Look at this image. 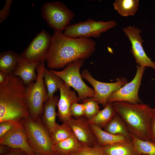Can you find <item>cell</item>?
Segmentation results:
<instances>
[{
	"instance_id": "cell-20",
	"label": "cell",
	"mask_w": 155,
	"mask_h": 155,
	"mask_svg": "<svg viewBox=\"0 0 155 155\" xmlns=\"http://www.w3.org/2000/svg\"><path fill=\"white\" fill-rule=\"evenodd\" d=\"M103 128L104 130L109 133L124 136L131 140L130 132L125 124L118 113Z\"/></svg>"
},
{
	"instance_id": "cell-3",
	"label": "cell",
	"mask_w": 155,
	"mask_h": 155,
	"mask_svg": "<svg viewBox=\"0 0 155 155\" xmlns=\"http://www.w3.org/2000/svg\"><path fill=\"white\" fill-rule=\"evenodd\" d=\"M113 103L131 134L140 140L151 141L149 127L153 108L147 104Z\"/></svg>"
},
{
	"instance_id": "cell-16",
	"label": "cell",
	"mask_w": 155,
	"mask_h": 155,
	"mask_svg": "<svg viewBox=\"0 0 155 155\" xmlns=\"http://www.w3.org/2000/svg\"><path fill=\"white\" fill-rule=\"evenodd\" d=\"M40 62H30L22 58L20 55L18 63L12 75L19 77L25 85L29 84L37 78L35 70Z\"/></svg>"
},
{
	"instance_id": "cell-37",
	"label": "cell",
	"mask_w": 155,
	"mask_h": 155,
	"mask_svg": "<svg viewBox=\"0 0 155 155\" xmlns=\"http://www.w3.org/2000/svg\"><path fill=\"white\" fill-rule=\"evenodd\" d=\"M69 155L62 154V155Z\"/></svg>"
},
{
	"instance_id": "cell-27",
	"label": "cell",
	"mask_w": 155,
	"mask_h": 155,
	"mask_svg": "<svg viewBox=\"0 0 155 155\" xmlns=\"http://www.w3.org/2000/svg\"><path fill=\"white\" fill-rule=\"evenodd\" d=\"M73 133L71 129L67 125L57 123L51 135L54 144L69 138Z\"/></svg>"
},
{
	"instance_id": "cell-10",
	"label": "cell",
	"mask_w": 155,
	"mask_h": 155,
	"mask_svg": "<svg viewBox=\"0 0 155 155\" xmlns=\"http://www.w3.org/2000/svg\"><path fill=\"white\" fill-rule=\"evenodd\" d=\"M52 36L42 30L22 52L20 56L30 62L46 61L51 45Z\"/></svg>"
},
{
	"instance_id": "cell-25",
	"label": "cell",
	"mask_w": 155,
	"mask_h": 155,
	"mask_svg": "<svg viewBox=\"0 0 155 155\" xmlns=\"http://www.w3.org/2000/svg\"><path fill=\"white\" fill-rule=\"evenodd\" d=\"M139 2L138 0H115L113 5L114 9L120 15L133 16L137 11Z\"/></svg>"
},
{
	"instance_id": "cell-22",
	"label": "cell",
	"mask_w": 155,
	"mask_h": 155,
	"mask_svg": "<svg viewBox=\"0 0 155 155\" xmlns=\"http://www.w3.org/2000/svg\"><path fill=\"white\" fill-rule=\"evenodd\" d=\"M90 124L98 143L102 147L130 140L124 136L109 133L96 125Z\"/></svg>"
},
{
	"instance_id": "cell-36",
	"label": "cell",
	"mask_w": 155,
	"mask_h": 155,
	"mask_svg": "<svg viewBox=\"0 0 155 155\" xmlns=\"http://www.w3.org/2000/svg\"><path fill=\"white\" fill-rule=\"evenodd\" d=\"M139 155H146V154H140Z\"/></svg>"
},
{
	"instance_id": "cell-8",
	"label": "cell",
	"mask_w": 155,
	"mask_h": 155,
	"mask_svg": "<svg viewBox=\"0 0 155 155\" xmlns=\"http://www.w3.org/2000/svg\"><path fill=\"white\" fill-rule=\"evenodd\" d=\"M117 25V22L114 20L96 21L89 18L84 21L68 25L63 33L65 36L73 38H98L102 33L106 32Z\"/></svg>"
},
{
	"instance_id": "cell-29",
	"label": "cell",
	"mask_w": 155,
	"mask_h": 155,
	"mask_svg": "<svg viewBox=\"0 0 155 155\" xmlns=\"http://www.w3.org/2000/svg\"><path fill=\"white\" fill-rule=\"evenodd\" d=\"M69 155H105L102 147L96 142L93 146L83 145L78 150Z\"/></svg>"
},
{
	"instance_id": "cell-13",
	"label": "cell",
	"mask_w": 155,
	"mask_h": 155,
	"mask_svg": "<svg viewBox=\"0 0 155 155\" xmlns=\"http://www.w3.org/2000/svg\"><path fill=\"white\" fill-rule=\"evenodd\" d=\"M1 145L22 150L29 155H36L29 146L23 124L20 121L3 136L0 137Z\"/></svg>"
},
{
	"instance_id": "cell-24",
	"label": "cell",
	"mask_w": 155,
	"mask_h": 155,
	"mask_svg": "<svg viewBox=\"0 0 155 155\" xmlns=\"http://www.w3.org/2000/svg\"><path fill=\"white\" fill-rule=\"evenodd\" d=\"M20 55L15 52L8 51L0 54V71L9 75L13 73L18 63Z\"/></svg>"
},
{
	"instance_id": "cell-18",
	"label": "cell",
	"mask_w": 155,
	"mask_h": 155,
	"mask_svg": "<svg viewBox=\"0 0 155 155\" xmlns=\"http://www.w3.org/2000/svg\"><path fill=\"white\" fill-rule=\"evenodd\" d=\"M105 155H138L131 140L102 147Z\"/></svg>"
},
{
	"instance_id": "cell-7",
	"label": "cell",
	"mask_w": 155,
	"mask_h": 155,
	"mask_svg": "<svg viewBox=\"0 0 155 155\" xmlns=\"http://www.w3.org/2000/svg\"><path fill=\"white\" fill-rule=\"evenodd\" d=\"M85 60L79 59L68 64L62 71L49 70L59 77L64 82L73 88L78 93L79 100L88 98H93L94 94V89L88 86L84 82L80 69L83 65Z\"/></svg>"
},
{
	"instance_id": "cell-34",
	"label": "cell",
	"mask_w": 155,
	"mask_h": 155,
	"mask_svg": "<svg viewBox=\"0 0 155 155\" xmlns=\"http://www.w3.org/2000/svg\"><path fill=\"white\" fill-rule=\"evenodd\" d=\"M9 79V75L6 72L0 71V86L6 84Z\"/></svg>"
},
{
	"instance_id": "cell-1",
	"label": "cell",
	"mask_w": 155,
	"mask_h": 155,
	"mask_svg": "<svg viewBox=\"0 0 155 155\" xmlns=\"http://www.w3.org/2000/svg\"><path fill=\"white\" fill-rule=\"evenodd\" d=\"M96 45L95 41L91 38H71L63 32L55 30L46 60L47 66L51 69H61L75 61L85 60L93 54Z\"/></svg>"
},
{
	"instance_id": "cell-21",
	"label": "cell",
	"mask_w": 155,
	"mask_h": 155,
	"mask_svg": "<svg viewBox=\"0 0 155 155\" xmlns=\"http://www.w3.org/2000/svg\"><path fill=\"white\" fill-rule=\"evenodd\" d=\"M117 114L113 103H108L103 109L100 110L88 121L90 124L96 125L102 129Z\"/></svg>"
},
{
	"instance_id": "cell-28",
	"label": "cell",
	"mask_w": 155,
	"mask_h": 155,
	"mask_svg": "<svg viewBox=\"0 0 155 155\" xmlns=\"http://www.w3.org/2000/svg\"><path fill=\"white\" fill-rule=\"evenodd\" d=\"M82 103L84 108V116L88 120L93 118L100 111L98 103L93 98L85 99Z\"/></svg>"
},
{
	"instance_id": "cell-35",
	"label": "cell",
	"mask_w": 155,
	"mask_h": 155,
	"mask_svg": "<svg viewBox=\"0 0 155 155\" xmlns=\"http://www.w3.org/2000/svg\"><path fill=\"white\" fill-rule=\"evenodd\" d=\"M4 155H18L15 154H13V153H9V154H5Z\"/></svg>"
},
{
	"instance_id": "cell-14",
	"label": "cell",
	"mask_w": 155,
	"mask_h": 155,
	"mask_svg": "<svg viewBox=\"0 0 155 155\" xmlns=\"http://www.w3.org/2000/svg\"><path fill=\"white\" fill-rule=\"evenodd\" d=\"M63 123L71 129L83 145L91 147L97 142L88 120L84 116L76 119L71 117L67 121Z\"/></svg>"
},
{
	"instance_id": "cell-9",
	"label": "cell",
	"mask_w": 155,
	"mask_h": 155,
	"mask_svg": "<svg viewBox=\"0 0 155 155\" xmlns=\"http://www.w3.org/2000/svg\"><path fill=\"white\" fill-rule=\"evenodd\" d=\"M146 68L137 65L136 72L133 79L129 82L112 92L108 98V103L124 102L135 104L142 103L138 93Z\"/></svg>"
},
{
	"instance_id": "cell-23",
	"label": "cell",
	"mask_w": 155,
	"mask_h": 155,
	"mask_svg": "<svg viewBox=\"0 0 155 155\" xmlns=\"http://www.w3.org/2000/svg\"><path fill=\"white\" fill-rule=\"evenodd\" d=\"M43 77L47 88L48 99L51 98L64 82L59 77L50 71L46 67L44 70Z\"/></svg>"
},
{
	"instance_id": "cell-2",
	"label": "cell",
	"mask_w": 155,
	"mask_h": 155,
	"mask_svg": "<svg viewBox=\"0 0 155 155\" xmlns=\"http://www.w3.org/2000/svg\"><path fill=\"white\" fill-rule=\"evenodd\" d=\"M26 90L22 80L12 74L6 84L0 86V122H18L30 116Z\"/></svg>"
},
{
	"instance_id": "cell-33",
	"label": "cell",
	"mask_w": 155,
	"mask_h": 155,
	"mask_svg": "<svg viewBox=\"0 0 155 155\" xmlns=\"http://www.w3.org/2000/svg\"><path fill=\"white\" fill-rule=\"evenodd\" d=\"M149 134L151 141L155 143V108L153 109L150 125Z\"/></svg>"
},
{
	"instance_id": "cell-15",
	"label": "cell",
	"mask_w": 155,
	"mask_h": 155,
	"mask_svg": "<svg viewBox=\"0 0 155 155\" xmlns=\"http://www.w3.org/2000/svg\"><path fill=\"white\" fill-rule=\"evenodd\" d=\"M59 90L60 96L57 105V115L59 120L63 123L71 117L70 110L72 104L74 102H78L80 100L75 92L64 82Z\"/></svg>"
},
{
	"instance_id": "cell-32",
	"label": "cell",
	"mask_w": 155,
	"mask_h": 155,
	"mask_svg": "<svg viewBox=\"0 0 155 155\" xmlns=\"http://www.w3.org/2000/svg\"><path fill=\"white\" fill-rule=\"evenodd\" d=\"M13 0H6L3 7L0 11V23L5 20L9 14L10 9Z\"/></svg>"
},
{
	"instance_id": "cell-11",
	"label": "cell",
	"mask_w": 155,
	"mask_h": 155,
	"mask_svg": "<svg viewBox=\"0 0 155 155\" xmlns=\"http://www.w3.org/2000/svg\"><path fill=\"white\" fill-rule=\"evenodd\" d=\"M81 75L82 77L93 87L94 91L93 97L94 100L104 107L107 104V100L110 94L128 83L127 79L124 77L117 78L115 82H101L94 79L87 69L83 70Z\"/></svg>"
},
{
	"instance_id": "cell-12",
	"label": "cell",
	"mask_w": 155,
	"mask_h": 155,
	"mask_svg": "<svg viewBox=\"0 0 155 155\" xmlns=\"http://www.w3.org/2000/svg\"><path fill=\"white\" fill-rule=\"evenodd\" d=\"M122 30L131 43V51L138 65L155 70V61L147 56L143 47L144 40L140 35L141 30L134 26H129Z\"/></svg>"
},
{
	"instance_id": "cell-30",
	"label": "cell",
	"mask_w": 155,
	"mask_h": 155,
	"mask_svg": "<svg viewBox=\"0 0 155 155\" xmlns=\"http://www.w3.org/2000/svg\"><path fill=\"white\" fill-rule=\"evenodd\" d=\"M84 108L83 104L74 103L71 105L70 110V114L71 117L76 119L84 116Z\"/></svg>"
},
{
	"instance_id": "cell-6",
	"label": "cell",
	"mask_w": 155,
	"mask_h": 155,
	"mask_svg": "<svg viewBox=\"0 0 155 155\" xmlns=\"http://www.w3.org/2000/svg\"><path fill=\"white\" fill-rule=\"evenodd\" d=\"M41 15L55 30L63 32L75 16L74 13L60 1L46 2L41 7Z\"/></svg>"
},
{
	"instance_id": "cell-19",
	"label": "cell",
	"mask_w": 155,
	"mask_h": 155,
	"mask_svg": "<svg viewBox=\"0 0 155 155\" xmlns=\"http://www.w3.org/2000/svg\"><path fill=\"white\" fill-rule=\"evenodd\" d=\"M83 146L73 133L69 138L53 144L54 153L60 155H69L80 149Z\"/></svg>"
},
{
	"instance_id": "cell-26",
	"label": "cell",
	"mask_w": 155,
	"mask_h": 155,
	"mask_svg": "<svg viewBox=\"0 0 155 155\" xmlns=\"http://www.w3.org/2000/svg\"><path fill=\"white\" fill-rule=\"evenodd\" d=\"M131 140L138 155H155V143L151 141L140 140L131 133Z\"/></svg>"
},
{
	"instance_id": "cell-31",
	"label": "cell",
	"mask_w": 155,
	"mask_h": 155,
	"mask_svg": "<svg viewBox=\"0 0 155 155\" xmlns=\"http://www.w3.org/2000/svg\"><path fill=\"white\" fill-rule=\"evenodd\" d=\"M18 122L10 121H5L0 122V137L11 130Z\"/></svg>"
},
{
	"instance_id": "cell-17",
	"label": "cell",
	"mask_w": 155,
	"mask_h": 155,
	"mask_svg": "<svg viewBox=\"0 0 155 155\" xmlns=\"http://www.w3.org/2000/svg\"><path fill=\"white\" fill-rule=\"evenodd\" d=\"M59 99L58 96L54 95L51 98L47 100L43 106V120L44 125L50 134L57 124L56 119L57 115L55 109Z\"/></svg>"
},
{
	"instance_id": "cell-5",
	"label": "cell",
	"mask_w": 155,
	"mask_h": 155,
	"mask_svg": "<svg viewBox=\"0 0 155 155\" xmlns=\"http://www.w3.org/2000/svg\"><path fill=\"white\" fill-rule=\"evenodd\" d=\"M45 67L44 61H40L36 69L37 78L35 82L26 85V99L30 116L34 121L40 117L44 104L48 99L43 77Z\"/></svg>"
},
{
	"instance_id": "cell-4",
	"label": "cell",
	"mask_w": 155,
	"mask_h": 155,
	"mask_svg": "<svg viewBox=\"0 0 155 155\" xmlns=\"http://www.w3.org/2000/svg\"><path fill=\"white\" fill-rule=\"evenodd\" d=\"M21 121L28 143L34 152L43 155H55L51 134L42 123L40 117L34 121L29 116Z\"/></svg>"
}]
</instances>
